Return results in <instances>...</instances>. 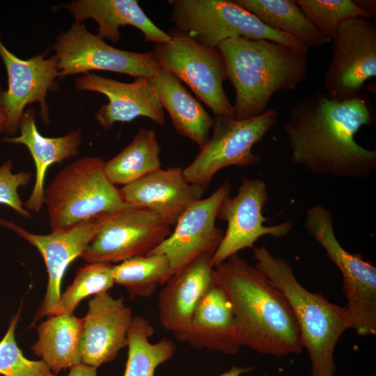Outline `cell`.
Instances as JSON below:
<instances>
[{"mask_svg": "<svg viewBox=\"0 0 376 376\" xmlns=\"http://www.w3.org/2000/svg\"><path fill=\"white\" fill-rule=\"evenodd\" d=\"M102 214L64 230L47 235L29 233L11 221L0 219V226L12 230L40 251L47 267V290L33 323L47 315L49 311L58 301L61 296V280L66 268L75 258L81 256L93 239L100 228Z\"/></svg>", "mask_w": 376, "mask_h": 376, "instance_id": "17", "label": "cell"}, {"mask_svg": "<svg viewBox=\"0 0 376 376\" xmlns=\"http://www.w3.org/2000/svg\"><path fill=\"white\" fill-rule=\"evenodd\" d=\"M230 191L231 185L226 178L210 196L191 204L179 217L173 232L148 253L167 257L171 276L201 255L214 253L224 234L216 226L217 213Z\"/></svg>", "mask_w": 376, "mask_h": 376, "instance_id": "15", "label": "cell"}, {"mask_svg": "<svg viewBox=\"0 0 376 376\" xmlns=\"http://www.w3.org/2000/svg\"><path fill=\"white\" fill-rule=\"evenodd\" d=\"M6 118L3 112L0 110V132H4Z\"/></svg>", "mask_w": 376, "mask_h": 376, "instance_id": "37", "label": "cell"}, {"mask_svg": "<svg viewBox=\"0 0 376 376\" xmlns=\"http://www.w3.org/2000/svg\"><path fill=\"white\" fill-rule=\"evenodd\" d=\"M213 253L193 260L164 283L158 295V315L164 329L186 341L189 324L198 303L216 283Z\"/></svg>", "mask_w": 376, "mask_h": 376, "instance_id": "19", "label": "cell"}, {"mask_svg": "<svg viewBox=\"0 0 376 376\" xmlns=\"http://www.w3.org/2000/svg\"><path fill=\"white\" fill-rule=\"evenodd\" d=\"M45 56L44 52L27 59L19 58L6 48L0 37V57L8 76V89L0 93V110L6 118L4 132L8 137L15 136L25 107L34 102L40 105L43 123L49 124L46 97L49 91L58 90L59 72L55 55Z\"/></svg>", "mask_w": 376, "mask_h": 376, "instance_id": "14", "label": "cell"}, {"mask_svg": "<svg viewBox=\"0 0 376 376\" xmlns=\"http://www.w3.org/2000/svg\"><path fill=\"white\" fill-rule=\"evenodd\" d=\"M12 166V162L7 160L0 166V204L8 205L20 216L28 218L30 212L24 207L17 189L29 182L32 173L30 171L13 173Z\"/></svg>", "mask_w": 376, "mask_h": 376, "instance_id": "33", "label": "cell"}, {"mask_svg": "<svg viewBox=\"0 0 376 376\" xmlns=\"http://www.w3.org/2000/svg\"><path fill=\"white\" fill-rule=\"evenodd\" d=\"M132 318V311L123 297L115 299L109 292L95 295L83 318L81 362L97 368L113 361L127 346Z\"/></svg>", "mask_w": 376, "mask_h": 376, "instance_id": "18", "label": "cell"}, {"mask_svg": "<svg viewBox=\"0 0 376 376\" xmlns=\"http://www.w3.org/2000/svg\"><path fill=\"white\" fill-rule=\"evenodd\" d=\"M36 112L28 109L19 124L18 136L3 138L10 143L22 144L29 150L36 166V180L31 194L24 203L28 211L38 212L44 204V182L50 166L79 155L82 141L80 129L57 137H46L40 134L36 123Z\"/></svg>", "mask_w": 376, "mask_h": 376, "instance_id": "21", "label": "cell"}, {"mask_svg": "<svg viewBox=\"0 0 376 376\" xmlns=\"http://www.w3.org/2000/svg\"><path fill=\"white\" fill-rule=\"evenodd\" d=\"M155 328L146 318L133 316L127 336L128 355L124 376H155L156 368L175 354L174 342L163 338L157 343L149 338Z\"/></svg>", "mask_w": 376, "mask_h": 376, "instance_id": "28", "label": "cell"}, {"mask_svg": "<svg viewBox=\"0 0 376 376\" xmlns=\"http://www.w3.org/2000/svg\"><path fill=\"white\" fill-rule=\"evenodd\" d=\"M83 318L73 313L49 315L37 327L38 339L31 347L54 373L81 362Z\"/></svg>", "mask_w": 376, "mask_h": 376, "instance_id": "25", "label": "cell"}, {"mask_svg": "<svg viewBox=\"0 0 376 376\" xmlns=\"http://www.w3.org/2000/svg\"><path fill=\"white\" fill-rule=\"evenodd\" d=\"M205 191L187 181L179 167L160 169L119 189L125 203L155 212L171 226Z\"/></svg>", "mask_w": 376, "mask_h": 376, "instance_id": "20", "label": "cell"}, {"mask_svg": "<svg viewBox=\"0 0 376 376\" xmlns=\"http://www.w3.org/2000/svg\"><path fill=\"white\" fill-rule=\"evenodd\" d=\"M171 228L155 212L129 205L102 214L80 257L87 263L112 264L145 256L170 235Z\"/></svg>", "mask_w": 376, "mask_h": 376, "instance_id": "10", "label": "cell"}, {"mask_svg": "<svg viewBox=\"0 0 376 376\" xmlns=\"http://www.w3.org/2000/svg\"><path fill=\"white\" fill-rule=\"evenodd\" d=\"M20 305L0 341V374L4 376H57L42 361L27 359L15 341V329L20 318Z\"/></svg>", "mask_w": 376, "mask_h": 376, "instance_id": "32", "label": "cell"}, {"mask_svg": "<svg viewBox=\"0 0 376 376\" xmlns=\"http://www.w3.org/2000/svg\"><path fill=\"white\" fill-rule=\"evenodd\" d=\"M150 79L176 132L203 148L210 139L213 118L171 73L159 68Z\"/></svg>", "mask_w": 376, "mask_h": 376, "instance_id": "24", "label": "cell"}, {"mask_svg": "<svg viewBox=\"0 0 376 376\" xmlns=\"http://www.w3.org/2000/svg\"><path fill=\"white\" fill-rule=\"evenodd\" d=\"M185 343L198 350L207 349L228 354L241 348L236 334L230 302L217 283L201 299L192 315Z\"/></svg>", "mask_w": 376, "mask_h": 376, "instance_id": "23", "label": "cell"}, {"mask_svg": "<svg viewBox=\"0 0 376 376\" xmlns=\"http://www.w3.org/2000/svg\"><path fill=\"white\" fill-rule=\"evenodd\" d=\"M217 48L235 91L236 119L261 114L274 93L295 90L306 77L307 54L272 40L234 38Z\"/></svg>", "mask_w": 376, "mask_h": 376, "instance_id": "3", "label": "cell"}, {"mask_svg": "<svg viewBox=\"0 0 376 376\" xmlns=\"http://www.w3.org/2000/svg\"><path fill=\"white\" fill-rule=\"evenodd\" d=\"M79 91L100 93L108 102L95 113L99 125L105 130L116 123L130 122L138 117H146L163 126L166 123L163 109L150 78L138 77L133 82L124 83L94 73H84L75 79Z\"/></svg>", "mask_w": 376, "mask_h": 376, "instance_id": "16", "label": "cell"}, {"mask_svg": "<svg viewBox=\"0 0 376 376\" xmlns=\"http://www.w3.org/2000/svg\"><path fill=\"white\" fill-rule=\"evenodd\" d=\"M112 268L113 265L107 263H88L81 267L72 284L49 311L47 316L73 313L84 298L108 292L115 284Z\"/></svg>", "mask_w": 376, "mask_h": 376, "instance_id": "30", "label": "cell"}, {"mask_svg": "<svg viewBox=\"0 0 376 376\" xmlns=\"http://www.w3.org/2000/svg\"><path fill=\"white\" fill-rule=\"evenodd\" d=\"M70 11L75 22L92 19L98 25L97 36L116 44L120 38L119 28L132 26L143 35L146 42L169 41L171 37L157 27L146 15L136 0H76L59 6Z\"/></svg>", "mask_w": 376, "mask_h": 376, "instance_id": "22", "label": "cell"}, {"mask_svg": "<svg viewBox=\"0 0 376 376\" xmlns=\"http://www.w3.org/2000/svg\"><path fill=\"white\" fill-rule=\"evenodd\" d=\"M214 276L230 302L241 347L276 357L303 352L286 297L259 269L237 253L214 267Z\"/></svg>", "mask_w": 376, "mask_h": 376, "instance_id": "2", "label": "cell"}, {"mask_svg": "<svg viewBox=\"0 0 376 376\" xmlns=\"http://www.w3.org/2000/svg\"><path fill=\"white\" fill-rule=\"evenodd\" d=\"M1 91H2V88H1V85H0V93H1Z\"/></svg>", "mask_w": 376, "mask_h": 376, "instance_id": "38", "label": "cell"}, {"mask_svg": "<svg viewBox=\"0 0 376 376\" xmlns=\"http://www.w3.org/2000/svg\"><path fill=\"white\" fill-rule=\"evenodd\" d=\"M170 36L184 37L208 47L244 38L269 40L307 54L309 47L295 38L270 28L235 1L170 0Z\"/></svg>", "mask_w": 376, "mask_h": 376, "instance_id": "5", "label": "cell"}, {"mask_svg": "<svg viewBox=\"0 0 376 376\" xmlns=\"http://www.w3.org/2000/svg\"><path fill=\"white\" fill-rule=\"evenodd\" d=\"M256 267L286 297L300 333L303 348L311 361V376H334L336 345L349 320L345 306L306 289L283 258L273 256L264 245L253 247Z\"/></svg>", "mask_w": 376, "mask_h": 376, "instance_id": "4", "label": "cell"}, {"mask_svg": "<svg viewBox=\"0 0 376 376\" xmlns=\"http://www.w3.org/2000/svg\"><path fill=\"white\" fill-rule=\"evenodd\" d=\"M305 16L329 42L340 26L354 17L371 19L354 0H295Z\"/></svg>", "mask_w": 376, "mask_h": 376, "instance_id": "31", "label": "cell"}, {"mask_svg": "<svg viewBox=\"0 0 376 376\" xmlns=\"http://www.w3.org/2000/svg\"><path fill=\"white\" fill-rule=\"evenodd\" d=\"M170 272L169 259L160 253L130 258L112 268L114 283L123 286L131 299L151 296L169 280Z\"/></svg>", "mask_w": 376, "mask_h": 376, "instance_id": "29", "label": "cell"}, {"mask_svg": "<svg viewBox=\"0 0 376 376\" xmlns=\"http://www.w3.org/2000/svg\"><path fill=\"white\" fill-rule=\"evenodd\" d=\"M357 6L371 19L376 12V1L375 0H354Z\"/></svg>", "mask_w": 376, "mask_h": 376, "instance_id": "35", "label": "cell"}, {"mask_svg": "<svg viewBox=\"0 0 376 376\" xmlns=\"http://www.w3.org/2000/svg\"><path fill=\"white\" fill-rule=\"evenodd\" d=\"M104 164L97 157L79 159L62 169L45 189L52 232L129 205L107 177Z\"/></svg>", "mask_w": 376, "mask_h": 376, "instance_id": "6", "label": "cell"}, {"mask_svg": "<svg viewBox=\"0 0 376 376\" xmlns=\"http://www.w3.org/2000/svg\"><path fill=\"white\" fill-rule=\"evenodd\" d=\"M52 49L57 59L59 77L104 70L135 79L152 78L159 68L152 51L134 52L115 48L90 32L84 23L76 22L56 37Z\"/></svg>", "mask_w": 376, "mask_h": 376, "instance_id": "11", "label": "cell"}, {"mask_svg": "<svg viewBox=\"0 0 376 376\" xmlns=\"http://www.w3.org/2000/svg\"><path fill=\"white\" fill-rule=\"evenodd\" d=\"M253 367L251 366H233L228 371L218 376H240L242 374L251 372Z\"/></svg>", "mask_w": 376, "mask_h": 376, "instance_id": "36", "label": "cell"}, {"mask_svg": "<svg viewBox=\"0 0 376 376\" xmlns=\"http://www.w3.org/2000/svg\"><path fill=\"white\" fill-rule=\"evenodd\" d=\"M272 29L288 34L308 47L329 42L301 11L295 0H234Z\"/></svg>", "mask_w": 376, "mask_h": 376, "instance_id": "27", "label": "cell"}, {"mask_svg": "<svg viewBox=\"0 0 376 376\" xmlns=\"http://www.w3.org/2000/svg\"><path fill=\"white\" fill-rule=\"evenodd\" d=\"M374 122V109L366 93L338 100L316 92L293 106L283 124L290 159L313 174L367 178L376 169V151L358 144L354 136Z\"/></svg>", "mask_w": 376, "mask_h": 376, "instance_id": "1", "label": "cell"}, {"mask_svg": "<svg viewBox=\"0 0 376 376\" xmlns=\"http://www.w3.org/2000/svg\"><path fill=\"white\" fill-rule=\"evenodd\" d=\"M67 376H97V368L81 362L71 367Z\"/></svg>", "mask_w": 376, "mask_h": 376, "instance_id": "34", "label": "cell"}, {"mask_svg": "<svg viewBox=\"0 0 376 376\" xmlns=\"http://www.w3.org/2000/svg\"><path fill=\"white\" fill-rule=\"evenodd\" d=\"M277 118L278 113L273 109L241 120L214 116L212 136L194 161L182 169L185 178L206 189L221 169L257 164L261 158L252 152V148L276 124Z\"/></svg>", "mask_w": 376, "mask_h": 376, "instance_id": "8", "label": "cell"}, {"mask_svg": "<svg viewBox=\"0 0 376 376\" xmlns=\"http://www.w3.org/2000/svg\"><path fill=\"white\" fill-rule=\"evenodd\" d=\"M166 42L154 44L152 50L159 68L185 83L214 116L234 117V109L223 83L227 79L224 57L217 47L171 36Z\"/></svg>", "mask_w": 376, "mask_h": 376, "instance_id": "9", "label": "cell"}, {"mask_svg": "<svg viewBox=\"0 0 376 376\" xmlns=\"http://www.w3.org/2000/svg\"><path fill=\"white\" fill-rule=\"evenodd\" d=\"M307 232L324 249L343 276L349 327L359 336L376 334V267L360 253L347 251L337 240L332 214L321 204L306 214Z\"/></svg>", "mask_w": 376, "mask_h": 376, "instance_id": "7", "label": "cell"}, {"mask_svg": "<svg viewBox=\"0 0 376 376\" xmlns=\"http://www.w3.org/2000/svg\"><path fill=\"white\" fill-rule=\"evenodd\" d=\"M269 195L266 182L260 178H242L235 196H229L221 203L217 219L226 221L227 228L217 249L212 255L214 267L230 256L246 248L264 235L280 238L292 228L290 221L266 226L267 219L263 214Z\"/></svg>", "mask_w": 376, "mask_h": 376, "instance_id": "13", "label": "cell"}, {"mask_svg": "<svg viewBox=\"0 0 376 376\" xmlns=\"http://www.w3.org/2000/svg\"><path fill=\"white\" fill-rule=\"evenodd\" d=\"M331 42V59L323 78L325 93L338 100L356 97L376 76L375 23L365 17L347 19Z\"/></svg>", "mask_w": 376, "mask_h": 376, "instance_id": "12", "label": "cell"}, {"mask_svg": "<svg viewBox=\"0 0 376 376\" xmlns=\"http://www.w3.org/2000/svg\"><path fill=\"white\" fill-rule=\"evenodd\" d=\"M160 152L156 132L141 127L126 147L104 162V173L114 185H127L159 170Z\"/></svg>", "mask_w": 376, "mask_h": 376, "instance_id": "26", "label": "cell"}]
</instances>
